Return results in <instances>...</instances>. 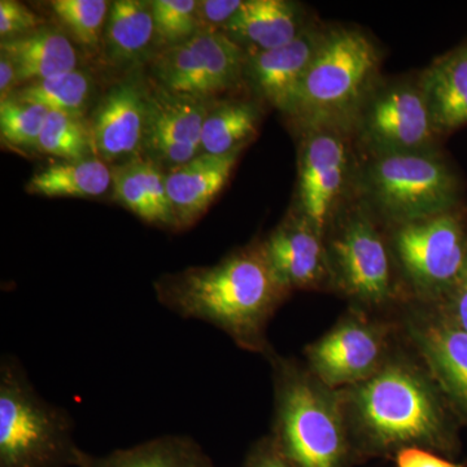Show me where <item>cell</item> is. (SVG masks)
<instances>
[{
	"label": "cell",
	"mask_w": 467,
	"mask_h": 467,
	"mask_svg": "<svg viewBox=\"0 0 467 467\" xmlns=\"http://www.w3.org/2000/svg\"><path fill=\"white\" fill-rule=\"evenodd\" d=\"M417 359L392 353L374 376L337 389L353 454L387 456L410 447L457 451L461 420Z\"/></svg>",
	"instance_id": "obj_1"
},
{
	"label": "cell",
	"mask_w": 467,
	"mask_h": 467,
	"mask_svg": "<svg viewBox=\"0 0 467 467\" xmlns=\"http://www.w3.org/2000/svg\"><path fill=\"white\" fill-rule=\"evenodd\" d=\"M162 306L225 333L239 348L272 355L267 326L291 292L276 278L263 243L254 242L211 266H195L155 282Z\"/></svg>",
	"instance_id": "obj_2"
},
{
	"label": "cell",
	"mask_w": 467,
	"mask_h": 467,
	"mask_svg": "<svg viewBox=\"0 0 467 467\" xmlns=\"http://www.w3.org/2000/svg\"><path fill=\"white\" fill-rule=\"evenodd\" d=\"M275 383L272 436L294 467H349L353 454L339 391L295 359L267 356Z\"/></svg>",
	"instance_id": "obj_3"
},
{
	"label": "cell",
	"mask_w": 467,
	"mask_h": 467,
	"mask_svg": "<svg viewBox=\"0 0 467 467\" xmlns=\"http://www.w3.org/2000/svg\"><path fill=\"white\" fill-rule=\"evenodd\" d=\"M75 420L34 389L14 356L0 361V467H86Z\"/></svg>",
	"instance_id": "obj_4"
},
{
	"label": "cell",
	"mask_w": 467,
	"mask_h": 467,
	"mask_svg": "<svg viewBox=\"0 0 467 467\" xmlns=\"http://www.w3.org/2000/svg\"><path fill=\"white\" fill-rule=\"evenodd\" d=\"M377 46L356 29L326 33L288 115L304 128L346 129L373 92L379 70Z\"/></svg>",
	"instance_id": "obj_5"
},
{
	"label": "cell",
	"mask_w": 467,
	"mask_h": 467,
	"mask_svg": "<svg viewBox=\"0 0 467 467\" xmlns=\"http://www.w3.org/2000/svg\"><path fill=\"white\" fill-rule=\"evenodd\" d=\"M361 189L396 226L460 207L459 177L434 150L374 155L362 171Z\"/></svg>",
	"instance_id": "obj_6"
},
{
	"label": "cell",
	"mask_w": 467,
	"mask_h": 467,
	"mask_svg": "<svg viewBox=\"0 0 467 467\" xmlns=\"http://www.w3.org/2000/svg\"><path fill=\"white\" fill-rule=\"evenodd\" d=\"M393 252L420 303L439 304L467 267V209L396 226Z\"/></svg>",
	"instance_id": "obj_7"
},
{
	"label": "cell",
	"mask_w": 467,
	"mask_h": 467,
	"mask_svg": "<svg viewBox=\"0 0 467 467\" xmlns=\"http://www.w3.org/2000/svg\"><path fill=\"white\" fill-rule=\"evenodd\" d=\"M327 252L331 281L355 303V309L371 315L395 303L389 251L370 217L361 212L347 217Z\"/></svg>",
	"instance_id": "obj_8"
},
{
	"label": "cell",
	"mask_w": 467,
	"mask_h": 467,
	"mask_svg": "<svg viewBox=\"0 0 467 467\" xmlns=\"http://www.w3.org/2000/svg\"><path fill=\"white\" fill-rule=\"evenodd\" d=\"M398 325L352 309L324 337L306 348V368L333 389L374 376L392 355Z\"/></svg>",
	"instance_id": "obj_9"
},
{
	"label": "cell",
	"mask_w": 467,
	"mask_h": 467,
	"mask_svg": "<svg viewBox=\"0 0 467 467\" xmlns=\"http://www.w3.org/2000/svg\"><path fill=\"white\" fill-rule=\"evenodd\" d=\"M245 63L247 54L227 34L199 32L162 52L153 70L165 90L205 100L234 88Z\"/></svg>",
	"instance_id": "obj_10"
},
{
	"label": "cell",
	"mask_w": 467,
	"mask_h": 467,
	"mask_svg": "<svg viewBox=\"0 0 467 467\" xmlns=\"http://www.w3.org/2000/svg\"><path fill=\"white\" fill-rule=\"evenodd\" d=\"M356 119L373 155L432 150L439 134L420 82L374 90Z\"/></svg>",
	"instance_id": "obj_11"
},
{
	"label": "cell",
	"mask_w": 467,
	"mask_h": 467,
	"mask_svg": "<svg viewBox=\"0 0 467 467\" xmlns=\"http://www.w3.org/2000/svg\"><path fill=\"white\" fill-rule=\"evenodd\" d=\"M399 327L461 422L467 423L466 331L425 303L409 306Z\"/></svg>",
	"instance_id": "obj_12"
},
{
	"label": "cell",
	"mask_w": 467,
	"mask_h": 467,
	"mask_svg": "<svg viewBox=\"0 0 467 467\" xmlns=\"http://www.w3.org/2000/svg\"><path fill=\"white\" fill-rule=\"evenodd\" d=\"M349 169L343 129H308L299 162V212L326 236L342 198Z\"/></svg>",
	"instance_id": "obj_13"
},
{
	"label": "cell",
	"mask_w": 467,
	"mask_h": 467,
	"mask_svg": "<svg viewBox=\"0 0 467 467\" xmlns=\"http://www.w3.org/2000/svg\"><path fill=\"white\" fill-rule=\"evenodd\" d=\"M209 109L204 99L159 88L147 94L143 147L152 161L171 169L202 153V130Z\"/></svg>",
	"instance_id": "obj_14"
},
{
	"label": "cell",
	"mask_w": 467,
	"mask_h": 467,
	"mask_svg": "<svg viewBox=\"0 0 467 467\" xmlns=\"http://www.w3.org/2000/svg\"><path fill=\"white\" fill-rule=\"evenodd\" d=\"M261 243L273 272L288 291L317 290L331 279L325 235L300 213L288 217Z\"/></svg>",
	"instance_id": "obj_15"
},
{
	"label": "cell",
	"mask_w": 467,
	"mask_h": 467,
	"mask_svg": "<svg viewBox=\"0 0 467 467\" xmlns=\"http://www.w3.org/2000/svg\"><path fill=\"white\" fill-rule=\"evenodd\" d=\"M326 30L308 27L295 41L275 50L247 54L248 77L257 92L276 109L290 113L306 70Z\"/></svg>",
	"instance_id": "obj_16"
},
{
	"label": "cell",
	"mask_w": 467,
	"mask_h": 467,
	"mask_svg": "<svg viewBox=\"0 0 467 467\" xmlns=\"http://www.w3.org/2000/svg\"><path fill=\"white\" fill-rule=\"evenodd\" d=\"M146 117L147 92L131 82L113 88L92 119L94 152L106 161L133 158L143 147Z\"/></svg>",
	"instance_id": "obj_17"
},
{
	"label": "cell",
	"mask_w": 467,
	"mask_h": 467,
	"mask_svg": "<svg viewBox=\"0 0 467 467\" xmlns=\"http://www.w3.org/2000/svg\"><path fill=\"white\" fill-rule=\"evenodd\" d=\"M239 153L225 156L201 153L167 174L168 195L177 229L192 226L207 212L229 181Z\"/></svg>",
	"instance_id": "obj_18"
},
{
	"label": "cell",
	"mask_w": 467,
	"mask_h": 467,
	"mask_svg": "<svg viewBox=\"0 0 467 467\" xmlns=\"http://www.w3.org/2000/svg\"><path fill=\"white\" fill-rule=\"evenodd\" d=\"M296 3L285 0H244L223 33L245 51L275 50L308 29Z\"/></svg>",
	"instance_id": "obj_19"
},
{
	"label": "cell",
	"mask_w": 467,
	"mask_h": 467,
	"mask_svg": "<svg viewBox=\"0 0 467 467\" xmlns=\"http://www.w3.org/2000/svg\"><path fill=\"white\" fill-rule=\"evenodd\" d=\"M113 195L150 225L177 229L169 199L167 174L152 160L133 159L112 169Z\"/></svg>",
	"instance_id": "obj_20"
},
{
	"label": "cell",
	"mask_w": 467,
	"mask_h": 467,
	"mask_svg": "<svg viewBox=\"0 0 467 467\" xmlns=\"http://www.w3.org/2000/svg\"><path fill=\"white\" fill-rule=\"evenodd\" d=\"M420 86L439 134L467 125V45L436 58Z\"/></svg>",
	"instance_id": "obj_21"
},
{
	"label": "cell",
	"mask_w": 467,
	"mask_h": 467,
	"mask_svg": "<svg viewBox=\"0 0 467 467\" xmlns=\"http://www.w3.org/2000/svg\"><path fill=\"white\" fill-rule=\"evenodd\" d=\"M0 51L16 67L18 85L73 72L77 67L72 42L55 27H39L26 36L5 39Z\"/></svg>",
	"instance_id": "obj_22"
},
{
	"label": "cell",
	"mask_w": 467,
	"mask_h": 467,
	"mask_svg": "<svg viewBox=\"0 0 467 467\" xmlns=\"http://www.w3.org/2000/svg\"><path fill=\"white\" fill-rule=\"evenodd\" d=\"M155 36L150 3L117 0L110 5L104 29V50L116 66L140 61Z\"/></svg>",
	"instance_id": "obj_23"
},
{
	"label": "cell",
	"mask_w": 467,
	"mask_h": 467,
	"mask_svg": "<svg viewBox=\"0 0 467 467\" xmlns=\"http://www.w3.org/2000/svg\"><path fill=\"white\" fill-rule=\"evenodd\" d=\"M86 467H216L204 448L187 435H164L106 456H92Z\"/></svg>",
	"instance_id": "obj_24"
},
{
	"label": "cell",
	"mask_w": 467,
	"mask_h": 467,
	"mask_svg": "<svg viewBox=\"0 0 467 467\" xmlns=\"http://www.w3.org/2000/svg\"><path fill=\"white\" fill-rule=\"evenodd\" d=\"M113 183L112 169L98 158L61 161L42 169L27 183L29 193L48 198H98Z\"/></svg>",
	"instance_id": "obj_25"
},
{
	"label": "cell",
	"mask_w": 467,
	"mask_h": 467,
	"mask_svg": "<svg viewBox=\"0 0 467 467\" xmlns=\"http://www.w3.org/2000/svg\"><path fill=\"white\" fill-rule=\"evenodd\" d=\"M260 115L256 106L230 101L209 109L202 130V153L225 156L241 152L257 133Z\"/></svg>",
	"instance_id": "obj_26"
},
{
	"label": "cell",
	"mask_w": 467,
	"mask_h": 467,
	"mask_svg": "<svg viewBox=\"0 0 467 467\" xmlns=\"http://www.w3.org/2000/svg\"><path fill=\"white\" fill-rule=\"evenodd\" d=\"M91 94V79L84 72L73 70L24 86L12 99L36 104L50 112L81 117Z\"/></svg>",
	"instance_id": "obj_27"
},
{
	"label": "cell",
	"mask_w": 467,
	"mask_h": 467,
	"mask_svg": "<svg viewBox=\"0 0 467 467\" xmlns=\"http://www.w3.org/2000/svg\"><path fill=\"white\" fill-rule=\"evenodd\" d=\"M36 149L67 161L90 158L94 150L90 130L79 117L48 112Z\"/></svg>",
	"instance_id": "obj_28"
},
{
	"label": "cell",
	"mask_w": 467,
	"mask_h": 467,
	"mask_svg": "<svg viewBox=\"0 0 467 467\" xmlns=\"http://www.w3.org/2000/svg\"><path fill=\"white\" fill-rule=\"evenodd\" d=\"M60 18L85 48H97L106 29L110 5L106 0H54L50 3Z\"/></svg>",
	"instance_id": "obj_29"
},
{
	"label": "cell",
	"mask_w": 467,
	"mask_h": 467,
	"mask_svg": "<svg viewBox=\"0 0 467 467\" xmlns=\"http://www.w3.org/2000/svg\"><path fill=\"white\" fill-rule=\"evenodd\" d=\"M156 38L177 46L199 33L196 0H153L150 2Z\"/></svg>",
	"instance_id": "obj_30"
},
{
	"label": "cell",
	"mask_w": 467,
	"mask_h": 467,
	"mask_svg": "<svg viewBox=\"0 0 467 467\" xmlns=\"http://www.w3.org/2000/svg\"><path fill=\"white\" fill-rule=\"evenodd\" d=\"M48 112L36 104L9 98L0 101V133L14 146L36 147Z\"/></svg>",
	"instance_id": "obj_31"
},
{
	"label": "cell",
	"mask_w": 467,
	"mask_h": 467,
	"mask_svg": "<svg viewBox=\"0 0 467 467\" xmlns=\"http://www.w3.org/2000/svg\"><path fill=\"white\" fill-rule=\"evenodd\" d=\"M41 26V18L21 3L15 0L0 2V36L3 41L36 32Z\"/></svg>",
	"instance_id": "obj_32"
},
{
	"label": "cell",
	"mask_w": 467,
	"mask_h": 467,
	"mask_svg": "<svg viewBox=\"0 0 467 467\" xmlns=\"http://www.w3.org/2000/svg\"><path fill=\"white\" fill-rule=\"evenodd\" d=\"M243 0H202L196 17L199 32H223L227 24L242 7Z\"/></svg>",
	"instance_id": "obj_33"
},
{
	"label": "cell",
	"mask_w": 467,
	"mask_h": 467,
	"mask_svg": "<svg viewBox=\"0 0 467 467\" xmlns=\"http://www.w3.org/2000/svg\"><path fill=\"white\" fill-rule=\"evenodd\" d=\"M454 325L467 333V267L453 290L439 304H432Z\"/></svg>",
	"instance_id": "obj_34"
},
{
	"label": "cell",
	"mask_w": 467,
	"mask_h": 467,
	"mask_svg": "<svg viewBox=\"0 0 467 467\" xmlns=\"http://www.w3.org/2000/svg\"><path fill=\"white\" fill-rule=\"evenodd\" d=\"M243 467H294L276 447L272 436L266 435L254 442L247 451Z\"/></svg>",
	"instance_id": "obj_35"
},
{
	"label": "cell",
	"mask_w": 467,
	"mask_h": 467,
	"mask_svg": "<svg viewBox=\"0 0 467 467\" xmlns=\"http://www.w3.org/2000/svg\"><path fill=\"white\" fill-rule=\"evenodd\" d=\"M395 456L396 467H467L466 463L453 462L425 448H404Z\"/></svg>",
	"instance_id": "obj_36"
},
{
	"label": "cell",
	"mask_w": 467,
	"mask_h": 467,
	"mask_svg": "<svg viewBox=\"0 0 467 467\" xmlns=\"http://www.w3.org/2000/svg\"><path fill=\"white\" fill-rule=\"evenodd\" d=\"M17 84V72L11 58L0 55V101L7 100L14 95Z\"/></svg>",
	"instance_id": "obj_37"
}]
</instances>
